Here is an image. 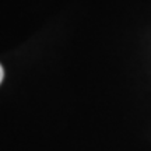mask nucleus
<instances>
[{"instance_id":"1","label":"nucleus","mask_w":151,"mask_h":151,"mask_svg":"<svg viewBox=\"0 0 151 151\" xmlns=\"http://www.w3.org/2000/svg\"><path fill=\"white\" fill-rule=\"evenodd\" d=\"M3 77H4V71H3V67L0 65V84H1V81H3Z\"/></svg>"}]
</instances>
